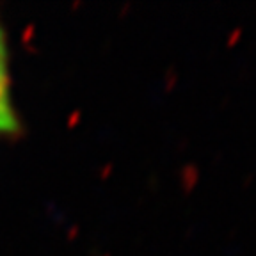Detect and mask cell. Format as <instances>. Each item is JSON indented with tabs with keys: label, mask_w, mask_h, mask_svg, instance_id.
<instances>
[{
	"label": "cell",
	"mask_w": 256,
	"mask_h": 256,
	"mask_svg": "<svg viewBox=\"0 0 256 256\" xmlns=\"http://www.w3.org/2000/svg\"><path fill=\"white\" fill-rule=\"evenodd\" d=\"M18 130L14 108L11 104L8 75V48H6L4 32L0 28V134H14Z\"/></svg>",
	"instance_id": "6da1fadb"
}]
</instances>
